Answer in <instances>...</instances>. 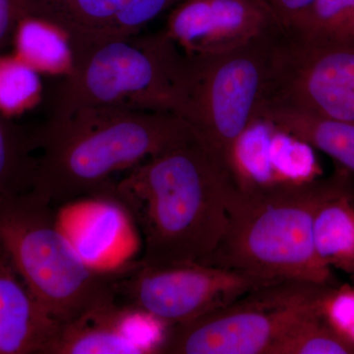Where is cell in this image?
Wrapping results in <instances>:
<instances>
[{
  "label": "cell",
  "instance_id": "obj_1",
  "mask_svg": "<svg viewBox=\"0 0 354 354\" xmlns=\"http://www.w3.org/2000/svg\"><path fill=\"white\" fill-rule=\"evenodd\" d=\"M239 186L194 139L137 165L100 197L136 223L144 244L140 262L169 266L202 263L213 253Z\"/></svg>",
  "mask_w": 354,
  "mask_h": 354
},
{
  "label": "cell",
  "instance_id": "obj_2",
  "mask_svg": "<svg viewBox=\"0 0 354 354\" xmlns=\"http://www.w3.org/2000/svg\"><path fill=\"white\" fill-rule=\"evenodd\" d=\"M32 138L37 169L31 192L53 206L101 196L116 174L195 137L169 111L84 108L50 118Z\"/></svg>",
  "mask_w": 354,
  "mask_h": 354
},
{
  "label": "cell",
  "instance_id": "obj_3",
  "mask_svg": "<svg viewBox=\"0 0 354 354\" xmlns=\"http://www.w3.org/2000/svg\"><path fill=\"white\" fill-rule=\"evenodd\" d=\"M353 191L354 174L339 165L330 176L301 180L248 179L230 198L225 234L201 264L270 279L339 283L317 260L314 221L326 202Z\"/></svg>",
  "mask_w": 354,
  "mask_h": 354
},
{
  "label": "cell",
  "instance_id": "obj_4",
  "mask_svg": "<svg viewBox=\"0 0 354 354\" xmlns=\"http://www.w3.org/2000/svg\"><path fill=\"white\" fill-rule=\"evenodd\" d=\"M283 34L276 25L234 50L188 55L158 32L174 91V113L239 186L246 180L241 143L257 122Z\"/></svg>",
  "mask_w": 354,
  "mask_h": 354
},
{
  "label": "cell",
  "instance_id": "obj_5",
  "mask_svg": "<svg viewBox=\"0 0 354 354\" xmlns=\"http://www.w3.org/2000/svg\"><path fill=\"white\" fill-rule=\"evenodd\" d=\"M0 250L59 324L116 301L114 268L88 264L60 227L53 205L34 192L0 200Z\"/></svg>",
  "mask_w": 354,
  "mask_h": 354
},
{
  "label": "cell",
  "instance_id": "obj_6",
  "mask_svg": "<svg viewBox=\"0 0 354 354\" xmlns=\"http://www.w3.org/2000/svg\"><path fill=\"white\" fill-rule=\"evenodd\" d=\"M339 283L285 279L169 326L153 354H270L297 324L324 308Z\"/></svg>",
  "mask_w": 354,
  "mask_h": 354
},
{
  "label": "cell",
  "instance_id": "obj_7",
  "mask_svg": "<svg viewBox=\"0 0 354 354\" xmlns=\"http://www.w3.org/2000/svg\"><path fill=\"white\" fill-rule=\"evenodd\" d=\"M174 106L157 32L108 41L82 53L71 75L58 80L50 118L84 108L174 113Z\"/></svg>",
  "mask_w": 354,
  "mask_h": 354
},
{
  "label": "cell",
  "instance_id": "obj_8",
  "mask_svg": "<svg viewBox=\"0 0 354 354\" xmlns=\"http://www.w3.org/2000/svg\"><path fill=\"white\" fill-rule=\"evenodd\" d=\"M277 281L281 279L201 263L150 266L136 261L114 268L116 302L167 328L221 308Z\"/></svg>",
  "mask_w": 354,
  "mask_h": 354
},
{
  "label": "cell",
  "instance_id": "obj_9",
  "mask_svg": "<svg viewBox=\"0 0 354 354\" xmlns=\"http://www.w3.org/2000/svg\"><path fill=\"white\" fill-rule=\"evenodd\" d=\"M265 100L354 122V41L311 43L283 32Z\"/></svg>",
  "mask_w": 354,
  "mask_h": 354
},
{
  "label": "cell",
  "instance_id": "obj_10",
  "mask_svg": "<svg viewBox=\"0 0 354 354\" xmlns=\"http://www.w3.org/2000/svg\"><path fill=\"white\" fill-rule=\"evenodd\" d=\"M276 25L257 0H183L169 11L160 32L184 55H212L234 50Z\"/></svg>",
  "mask_w": 354,
  "mask_h": 354
},
{
  "label": "cell",
  "instance_id": "obj_11",
  "mask_svg": "<svg viewBox=\"0 0 354 354\" xmlns=\"http://www.w3.org/2000/svg\"><path fill=\"white\" fill-rule=\"evenodd\" d=\"M16 1L19 14H37L62 26L75 44L79 57L99 44L139 36L149 23L183 0Z\"/></svg>",
  "mask_w": 354,
  "mask_h": 354
},
{
  "label": "cell",
  "instance_id": "obj_12",
  "mask_svg": "<svg viewBox=\"0 0 354 354\" xmlns=\"http://www.w3.org/2000/svg\"><path fill=\"white\" fill-rule=\"evenodd\" d=\"M165 326L113 301L60 323L44 354H153Z\"/></svg>",
  "mask_w": 354,
  "mask_h": 354
},
{
  "label": "cell",
  "instance_id": "obj_13",
  "mask_svg": "<svg viewBox=\"0 0 354 354\" xmlns=\"http://www.w3.org/2000/svg\"><path fill=\"white\" fill-rule=\"evenodd\" d=\"M58 326L0 250V354H44Z\"/></svg>",
  "mask_w": 354,
  "mask_h": 354
},
{
  "label": "cell",
  "instance_id": "obj_14",
  "mask_svg": "<svg viewBox=\"0 0 354 354\" xmlns=\"http://www.w3.org/2000/svg\"><path fill=\"white\" fill-rule=\"evenodd\" d=\"M257 121L325 153L354 174V122L335 120L285 102L264 100Z\"/></svg>",
  "mask_w": 354,
  "mask_h": 354
},
{
  "label": "cell",
  "instance_id": "obj_15",
  "mask_svg": "<svg viewBox=\"0 0 354 354\" xmlns=\"http://www.w3.org/2000/svg\"><path fill=\"white\" fill-rule=\"evenodd\" d=\"M11 51L41 76L62 80L75 69L78 53L68 32L48 18L20 13L14 27Z\"/></svg>",
  "mask_w": 354,
  "mask_h": 354
},
{
  "label": "cell",
  "instance_id": "obj_16",
  "mask_svg": "<svg viewBox=\"0 0 354 354\" xmlns=\"http://www.w3.org/2000/svg\"><path fill=\"white\" fill-rule=\"evenodd\" d=\"M313 245L321 266L354 278V191L329 200L319 209Z\"/></svg>",
  "mask_w": 354,
  "mask_h": 354
},
{
  "label": "cell",
  "instance_id": "obj_17",
  "mask_svg": "<svg viewBox=\"0 0 354 354\" xmlns=\"http://www.w3.org/2000/svg\"><path fill=\"white\" fill-rule=\"evenodd\" d=\"M36 169L32 135L0 114V200L31 192Z\"/></svg>",
  "mask_w": 354,
  "mask_h": 354
},
{
  "label": "cell",
  "instance_id": "obj_18",
  "mask_svg": "<svg viewBox=\"0 0 354 354\" xmlns=\"http://www.w3.org/2000/svg\"><path fill=\"white\" fill-rule=\"evenodd\" d=\"M41 77L12 51L0 53V114L15 120L36 109L43 99Z\"/></svg>",
  "mask_w": 354,
  "mask_h": 354
},
{
  "label": "cell",
  "instance_id": "obj_19",
  "mask_svg": "<svg viewBox=\"0 0 354 354\" xmlns=\"http://www.w3.org/2000/svg\"><path fill=\"white\" fill-rule=\"evenodd\" d=\"M290 30L311 43L354 41V0H314Z\"/></svg>",
  "mask_w": 354,
  "mask_h": 354
},
{
  "label": "cell",
  "instance_id": "obj_20",
  "mask_svg": "<svg viewBox=\"0 0 354 354\" xmlns=\"http://www.w3.org/2000/svg\"><path fill=\"white\" fill-rule=\"evenodd\" d=\"M270 354H354V344L333 327L323 308L288 330Z\"/></svg>",
  "mask_w": 354,
  "mask_h": 354
},
{
  "label": "cell",
  "instance_id": "obj_21",
  "mask_svg": "<svg viewBox=\"0 0 354 354\" xmlns=\"http://www.w3.org/2000/svg\"><path fill=\"white\" fill-rule=\"evenodd\" d=\"M324 311L337 332L354 344L353 285H337L326 300Z\"/></svg>",
  "mask_w": 354,
  "mask_h": 354
},
{
  "label": "cell",
  "instance_id": "obj_22",
  "mask_svg": "<svg viewBox=\"0 0 354 354\" xmlns=\"http://www.w3.org/2000/svg\"><path fill=\"white\" fill-rule=\"evenodd\" d=\"M267 7L278 20L279 24L286 29L314 0H257Z\"/></svg>",
  "mask_w": 354,
  "mask_h": 354
},
{
  "label": "cell",
  "instance_id": "obj_23",
  "mask_svg": "<svg viewBox=\"0 0 354 354\" xmlns=\"http://www.w3.org/2000/svg\"><path fill=\"white\" fill-rule=\"evenodd\" d=\"M18 17L19 8L16 0H0V53L10 46Z\"/></svg>",
  "mask_w": 354,
  "mask_h": 354
},
{
  "label": "cell",
  "instance_id": "obj_24",
  "mask_svg": "<svg viewBox=\"0 0 354 354\" xmlns=\"http://www.w3.org/2000/svg\"><path fill=\"white\" fill-rule=\"evenodd\" d=\"M353 279V281H354V278H353V279Z\"/></svg>",
  "mask_w": 354,
  "mask_h": 354
}]
</instances>
